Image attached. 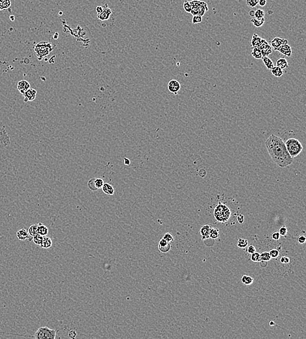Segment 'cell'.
Listing matches in <instances>:
<instances>
[{
  "instance_id": "57",
  "label": "cell",
  "mask_w": 306,
  "mask_h": 339,
  "mask_svg": "<svg viewBox=\"0 0 306 339\" xmlns=\"http://www.w3.org/2000/svg\"><path fill=\"white\" fill-rule=\"evenodd\" d=\"M270 325H275V323H274L273 321H271V322H270Z\"/></svg>"
},
{
  "instance_id": "44",
  "label": "cell",
  "mask_w": 306,
  "mask_h": 339,
  "mask_svg": "<svg viewBox=\"0 0 306 339\" xmlns=\"http://www.w3.org/2000/svg\"><path fill=\"white\" fill-rule=\"evenodd\" d=\"M279 233L280 234V236H285V235H287V227H285V226L281 227L279 230Z\"/></svg>"
},
{
  "instance_id": "55",
  "label": "cell",
  "mask_w": 306,
  "mask_h": 339,
  "mask_svg": "<svg viewBox=\"0 0 306 339\" xmlns=\"http://www.w3.org/2000/svg\"><path fill=\"white\" fill-rule=\"evenodd\" d=\"M255 11H254V10H251V11H250L249 12V16H250V17H254V15H255Z\"/></svg>"
},
{
  "instance_id": "49",
  "label": "cell",
  "mask_w": 306,
  "mask_h": 339,
  "mask_svg": "<svg viewBox=\"0 0 306 339\" xmlns=\"http://www.w3.org/2000/svg\"><path fill=\"white\" fill-rule=\"evenodd\" d=\"M280 234L279 232H274L272 233V235H271V237H272V239L274 240H279V239L280 238Z\"/></svg>"
},
{
  "instance_id": "15",
  "label": "cell",
  "mask_w": 306,
  "mask_h": 339,
  "mask_svg": "<svg viewBox=\"0 0 306 339\" xmlns=\"http://www.w3.org/2000/svg\"><path fill=\"white\" fill-rule=\"evenodd\" d=\"M277 51L279 52L280 54L285 55L287 57H290L292 55V48L288 44L283 45L277 49Z\"/></svg>"
},
{
  "instance_id": "5",
  "label": "cell",
  "mask_w": 306,
  "mask_h": 339,
  "mask_svg": "<svg viewBox=\"0 0 306 339\" xmlns=\"http://www.w3.org/2000/svg\"><path fill=\"white\" fill-rule=\"evenodd\" d=\"M56 337V331L47 327H41L35 332L34 338L37 339H54Z\"/></svg>"
},
{
  "instance_id": "13",
  "label": "cell",
  "mask_w": 306,
  "mask_h": 339,
  "mask_svg": "<svg viewBox=\"0 0 306 339\" xmlns=\"http://www.w3.org/2000/svg\"><path fill=\"white\" fill-rule=\"evenodd\" d=\"M30 88V84L25 80H20L17 84V89L21 94H24L25 92Z\"/></svg>"
},
{
  "instance_id": "22",
  "label": "cell",
  "mask_w": 306,
  "mask_h": 339,
  "mask_svg": "<svg viewBox=\"0 0 306 339\" xmlns=\"http://www.w3.org/2000/svg\"><path fill=\"white\" fill-rule=\"evenodd\" d=\"M208 11V5L206 4L204 1H200V4H199V16H204V14H205V13L206 11Z\"/></svg>"
},
{
  "instance_id": "51",
  "label": "cell",
  "mask_w": 306,
  "mask_h": 339,
  "mask_svg": "<svg viewBox=\"0 0 306 339\" xmlns=\"http://www.w3.org/2000/svg\"><path fill=\"white\" fill-rule=\"evenodd\" d=\"M306 241V238L304 236H299V237L298 238V241L301 243V244H303V243H304Z\"/></svg>"
},
{
  "instance_id": "41",
  "label": "cell",
  "mask_w": 306,
  "mask_h": 339,
  "mask_svg": "<svg viewBox=\"0 0 306 339\" xmlns=\"http://www.w3.org/2000/svg\"><path fill=\"white\" fill-rule=\"evenodd\" d=\"M88 186L89 189L92 191H95V190H97L96 188H95V185H94V178L90 179V180H89L88 183Z\"/></svg>"
},
{
  "instance_id": "40",
  "label": "cell",
  "mask_w": 306,
  "mask_h": 339,
  "mask_svg": "<svg viewBox=\"0 0 306 339\" xmlns=\"http://www.w3.org/2000/svg\"><path fill=\"white\" fill-rule=\"evenodd\" d=\"M163 238L170 243L174 241V237H173L172 234L170 233H166L165 235H164Z\"/></svg>"
},
{
  "instance_id": "3",
  "label": "cell",
  "mask_w": 306,
  "mask_h": 339,
  "mask_svg": "<svg viewBox=\"0 0 306 339\" xmlns=\"http://www.w3.org/2000/svg\"><path fill=\"white\" fill-rule=\"evenodd\" d=\"M214 215L217 221L220 223H226L231 216V211L226 205L219 203L214 209Z\"/></svg>"
},
{
  "instance_id": "39",
  "label": "cell",
  "mask_w": 306,
  "mask_h": 339,
  "mask_svg": "<svg viewBox=\"0 0 306 339\" xmlns=\"http://www.w3.org/2000/svg\"><path fill=\"white\" fill-rule=\"evenodd\" d=\"M11 0H4L1 4V11L4 9H7L11 7Z\"/></svg>"
},
{
  "instance_id": "31",
  "label": "cell",
  "mask_w": 306,
  "mask_h": 339,
  "mask_svg": "<svg viewBox=\"0 0 306 339\" xmlns=\"http://www.w3.org/2000/svg\"><path fill=\"white\" fill-rule=\"evenodd\" d=\"M104 182L103 179L101 178H94V185L96 189H100L103 187Z\"/></svg>"
},
{
  "instance_id": "25",
  "label": "cell",
  "mask_w": 306,
  "mask_h": 339,
  "mask_svg": "<svg viewBox=\"0 0 306 339\" xmlns=\"http://www.w3.org/2000/svg\"><path fill=\"white\" fill-rule=\"evenodd\" d=\"M262 61H263V63L264 64V65L266 66V67L268 69L271 70L274 67V62L270 57H262Z\"/></svg>"
},
{
  "instance_id": "21",
  "label": "cell",
  "mask_w": 306,
  "mask_h": 339,
  "mask_svg": "<svg viewBox=\"0 0 306 339\" xmlns=\"http://www.w3.org/2000/svg\"><path fill=\"white\" fill-rule=\"evenodd\" d=\"M276 66L279 67L281 69H285L289 67V65L288 61L285 58H279L276 61Z\"/></svg>"
},
{
  "instance_id": "30",
  "label": "cell",
  "mask_w": 306,
  "mask_h": 339,
  "mask_svg": "<svg viewBox=\"0 0 306 339\" xmlns=\"http://www.w3.org/2000/svg\"><path fill=\"white\" fill-rule=\"evenodd\" d=\"M254 281V280L251 277L248 275H243L242 277V282L246 285H250Z\"/></svg>"
},
{
  "instance_id": "37",
  "label": "cell",
  "mask_w": 306,
  "mask_h": 339,
  "mask_svg": "<svg viewBox=\"0 0 306 339\" xmlns=\"http://www.w3.org/2000/svg\"><path fill=\"white\" fill-rule=\"evenodd\" d=\"M258 0H246V4L248 7L254 8L258 5Z\"/></svg>"
},
{
  "instance_id": "26",
  "label": "cell",
  "mask_w": 306,
  "mask_h": 339,
  "mask_svg": "<svg viewBox=\"0 0 306 339\" xmlns=\"http://www.w3.org/2000/svg\"><path fill=\"white\" fill-rule=\"evenodd\" d=\"M251 55L253 57L255 58V59H257V60L262 59V57L261 51L258 47H253Z\"/></svg>"
},
{
  "instance_id": "20",
  "label": "cell",
  "mask_w": 306,
  "mask_h": 339,
  "mask_svg": "<svg viewBox=\"0 0 306 339\" xmlns=\"http://www.w3.org/2000/svg\"><path fill=\"white\" fill-rule=\"evenodd\" d=\"M52 245V240L49 237L46 236H43L42 242L41 245V246L43 249H49L50 248Z\"/></svg>"
},
{
  "instance_id": "29",
  "label": "cell",
  "mask_w": 306,
  "mask_h": 339,
  "mask_svg": "<svg viewBox=\"0 0 306 339\" xmlns=\"http://www.w3.org/2000/svg\"><path fill=\"white\" fill-rule=\"evenodd\" d=\"M28 232L30 235L33 237L34 236L37 235V234L38 233V230H37V224H33L31 226L29 229H28Z\"/></svg>"
},
{
  "instance_id": "14",
  "label": "cell",
  "mask_w": 306,
  "mask_h": 339,
  "mask_svg": "<svg viewBox=\"0 0 306 339\" xmlns=\"http://www.w3.org/2000/svg\"><path fill=\"white\" fill-rule=\"evenodd\" d=\"M158 246H159V250L160 251V252H163V253L168 252L170 251V249H171V243L166 241V240H165L163 238H162L159 241Z\"/></svg>"
},
{
  "instance_id": "34",
  "label": "cell",
  "mask_w": 306,
  "mask_h": 339,
  "mask_svg": "<svg viewBox=\"0 0 306 339\" xmlns=\"http://www.w3.org/2000/svg\"><path fill=\"white\" fill-rule=\"evenodd\" d=\"M248 245V240L246 239L240 238L238 239V241L237 246H238L239 248H241V249L245 248Z\"/></svg>"
},
{
  "instance_id": "23",
  "label": "cell",
  "mask_w": 306,
  "mask_h": 339,
  "mask_svg": "<svg viewBox=\"0 0 306 339\" xmlns=\"http://www.w3.org/2000/svg\"><path fill=\"white\" fill-rule=\"evenodd\" d=\"M262 38H261L259 35H258L256 33H254L253 35L252 39H251V47H258L260 43L261 42Z\"/></svg>"
},
{
  "instance_id": "46",
  "label": "cell",
  "mask_w": 306,
  "mask_h": 339,
  "mask_svg": "<svg viewBox=\"0 0 306 339\" xmlns=\"http://www.w3.org/2000/svg\"><path fill=\"white\" fill-rule=\"evenodd\" d=\"M76 331L75 329H71L69 331V337L71 338H75L76 337Z\"/></svg>"
},
{
  "instance_id": "12",
  "label": "cell",
  "mask_w": 306,
  "mask_h": 339,
  "mask_svg": "<svg viewBox=\"0 0 306 339\" xmlns=\"http://www.w3.org/2000/svg\"><path fill=\"white\" fill-rule=\"evenodd\" d=\"M17 236L18 239L21 240V241H24V240L26 239H28L30 241H32L33 239V237L30 235L28 230H26V228H22L20 230H18L17 232Z\"/></svg>"
},
{
  "instance_id": "54",
  "label": "cell",
  "mask_w": 306,
  "mask_h": 339,
  "mask_svg": "<svg viewBox=\"0 0 306 339\" xmlns=\"http://www.w3.org/2000/svg\"><path fill=\"white\" fill-rule=\"evenodd\" d=\"M123 162H124V164H125V165H127V166L129 165V164H130V163H131L130 160H129L128 158H126V157H125V158H124V160H123Z\"/></svg>"
},
{
  "instance_id": "17",
  "label": "cell",
  "mask_w": 306,
  "mask_h": 339,
  "mask_svg": "<svg viewBox=\"0 0 306 339\" xmlns=\"http://www.w3.org/2000/svg\"><path fill=\"white\" fill-rule=\"evenodd\" d=\"M101 189L103 190L104 193L108 195H113L114 194V192H115V190H114L112 185H111L110 184L108 183H104Z\"/></svg>"
},
{
  "instance_id": "24",
  "label": "cell",
  "mask_w": 306,
  "mask_h": 339,
  "mask_svg": "<svg viewBox=\"0 0 306 339\" xmlns=\"http://www.w3.org/2000/svg\"><path fill=\"white\" fill-rule=\"evenodd\" d=\"M271 72L274 76L278 77V78H280V77L282 76L284 73L283 69H281V68L277 66H274L272 69H271Z\"/></svg>"
},
{
  "instance_id": "47",
  "label": "cell",
  "mask_w": 306,
  "mask_h": 339,
  "mask_svg": "<svg viewBox=\"0 0 306 339\" xmlns=\"http://www.w3.org/2000/svg\"><path fill=\"white\" fill-rule=\"evenodd\" d=\"M280 261H281V262L282 263V264H289V263L290 262V258H289V257H287V256H282V257L281 258Z\"/></svg>"
},
{
  "instance_id": "36",
  "label": "cell",
  "mask_w": 306,
  "mask_h": 339,
  "mask_svg": "<svg viewBox=\"0 0 306 339\" xmlns=\"http://www.w3.org/2000/svg\"><path fill=\"white\" fill-rule=\"evenodd\" d=\"M271 258L270 256V253H269V252H262V254H261V261H270Z\"/></svg>"
},
{
  "instance_id": "16",
  "label": "cell",
  "mask_w": 306,
  "mask_h": 339,
  "mask_svg": "<svg viewBox=\"0 0 306 339\" xmlns=\"http://www.w3.org/2000/svg\"><path fill=\"white\" fill-rule=\"evenodd\" d=\"M191 6V13L193 16L194 15H199V7L200 1V0H193V1H189Z\"/></svg>"
},
{
  "instance_id": "56",
  "label": "cell",
  "mask_w": 306,
  "mask_h": 339,
  "mask_svg": "<svg viewBox=\"0 0 306 339\" xmlns=\"http://www.w3.org/2000/svg\"><path fill=\"white\" fill-rule=\"evenodd\" d=\"M4 0H0V11H1V4Z\"/></svg>"
},
{
  "instance_id": "6",
  "label": "cell",
  "mask_w": 306,
  "mask_h": 339,
  "mask_svg": "<svg viewBox=\"0 0 306 339\" xmlns=\"http://www.w3.org/2000/svg\"><path fill=\"white\" fill-rule=\"evenodd\" d=\"M258 48L261 51L262 57H268V55L272 53L274 50L271 45L264 39H262Z\"/></svg>"
},
{
  "instance_id": "50",
  "label": "cell",
  "mask_w": 306,
  "mask_h": 339,
  "mask_svg": "<svg viewBox=\"0 0 306 339\" xmlns=\"http://www.w3.org/2000/svg\"><path fill=\"white\" fill-rule=\"evenodd\" d=\"M237 220L240 224H243V223L244 222V216L242 214H240L237 217Z\"/></svg>"
},
{
  "instance_id": "9",
  "label": "cell",
  "mask_w": 306,
  "mask_h": 339,
  "mask_svg": "<svg viewBox=\"0 0 306 339\" xmlns=\"http://www.w3.org/2000/svg\"><path fill=\"white\" fill-rule=\"evenodd\" d=\"M112 10L108 7L107 4H105L103 7V10L100 14H97V18L100 20L104 21L108 20L110 18L111 14H112Z\"/></svg>"
},
{
  "instance_id": "27",
  "label": "cell",
  "mask_w": 306,
  "mask_h": 339,
  "mask_svg": "<svg viewBox=\"0 0 306 339\" xmlns=\"http://www.w3.org/2000/svg\"><path fill=\"white\" fill-rule=\"evenodd\" d=\"M251 22L253 24V26H255L256 27H261L264 24V22H265V18H261V19H257V18H253L251 20Z\"/></svg>"
},
{
  "instance_id": "52",
  "label": "cell",
  "mask_w": 306,
  "mask_h": 339,
  "mask_svg": "<svg viewBox=\"0 0 306 339\" xmlns=\"http://www.w3.org/2000/svg\"><path fill=\"white\" fill-rule=\"evenodd\" d=\"M266 4H267L266 0H258V5H260L261 7H264V6L266 5Z\"/></svg>"
},
{
  "instance_id": "4",
  "label": "cell",
  "mask_w": 306,
  "mask_h": 339,
  "mask_svg": "<svg viewBox=\"0 0 306 339\" xmlns=\"http://www.w3.org/2000/svg\"><path fill=\"white\" fill-rule=\"evenodd\" d=\"M54 47L51 42L47 41H41L37 45L34 50H35V54L39 60H42L46 55H48L50 52L54 50Z\"/></svg>"
},
{
  "instance_id": "35",
  "label": "cell",
  "mask_w": 306,
  "mask_h": 339,
  "mask_svg": "<svg viewBox=\"0 0 306 339\" xmlns=\"http://www.w3.org/2000/svg\"><path fill=\"white\" fill-rule=\"evenodd\" d=\"M251 261H254V262H259V261H261V254H259L258 252L256 251L253 252L251 256Z\"/></svg>"
},
{
  "instance_id": "1",
  "label": "cell",
  "mask_w": 306,
  "mask_h": 339,
  "mask_svg": "<svg viewBox=\"0 0 306 339\" xmlns=\"http://www.w3.org/2000/svg\"><path fill=\"white\" fill-rule=\"evenodd\" d=\"M265 146L273 162L281 168H285L292 164V158L286 149L285 141L275 134L270 136L265 141Z\"/></svg>"
},
{
  "instance_id": "58",
  "label": "cell",
  "mask_w": 306,
  "mask_h": 339,
  "mask_svg": "<svg viewBox=\"0 0 306 339\" xmlns=\"http://www.w3.org/2000/svg\"><path fill=\"white\" fill-rule=\"evenodd\" d=\"M11 20H12V21H13V20H14V17H13V15H12V16H11Z\"/></svg>"
},
{
  "instance_id": "33",
  "label": "cell",
  "mask_w": 306,
  "mask_h": 339,
  "mask_svg": "<svg viewBox=\"0 0 306 339\" xmlns=\"http://www.w3.org/2000/svg\"><path fill=\"white\" fill-rule=\"evenodd\" d=\"M264 15H265L264 11L261 9H258L255 11V15L253 18H257V19H261V18H264Z\"/></svg>"
},
{
  "instance_id": "42",
  "label": "cell",
  "mask_w": 306,
  "mask_h": 339,
  "mask_svg": "<svg viewBox=\"0 0 306 339\" xmlns=\"http://www.w3.org/2000/svg\"><path fill=\"white\" fill-rule=\"evenodd\" d=\"M184 6V9L185 11L186 12V13H191V6L190 4V2L188 1H185L184 2V4L183 5Z\"/></svg>"
},
{
  "instance_id": "43",
  "label": "cell",
  "mask_w": 306,
  "mask_h": 339,
  "mask_svg": "<svg viewBox=\"0 0 306 339\" xmlns=\"http://www.w3.org/2000/svg\"><path fill=\"white\" fill-rule=\"evenodd\" d=\"M269 253H270V255L271 258H277L279 254V252L277 249H272V250H271L270 252H269Z\"/></svg>"
},
{
  "instance_id": "10",
  "label": "cell",
  "mask_w": 306,
  "mask_h": 339,
  "mask_svg": "<svg viewBox=\"0 0 306 339\" xmlns=\"http://www.w3.org/2000/svg\"><path fill=\"white\" fill-rule=\"evenodd\" d=\"M271 47H272L274 50L277 51V50L281 46L283 45L288 44V41L287 39L283 38H279V37H275L272 41L270 42Z\"/></svg>"
},
{
  "instance_id": "28",
  "label": "cell",
  "mask_w": 306,
  "mask_h": 339,
  "mask_svg": "<svg viewBox=\"0 0 306 339\" xmlns=\"http://www.w3.org/2000/svg\"><path fill=\"white\" fill-rule=\"evenodd\" d=\"M219 229L215 228H210L209 232V238L217 239L219 237Z\"/></svg>"
},
{
  "instance_id": "38",
  "label": "cell",
  "mask_w": 306,
  "mask_h": 339,
  "mask_svg": "<svg viewBox=\"0 0 306 339\" xmlns=\"http://www.w3.org/2000/svg\"><path fill=\"white\" fill-rule=\"evenodd\" d=\"M202 21V17L199 16V15H194L192 19V23L193 24L201 23Z\"/></svg>"
},
{
  "instance_id": "7",
  "label": "cell",
  "mask_w": 306,
  "mask_h": 339,
  "mask_svg": "<svg viewBox=\"0 0 306 339\" xmlns=\"http://www.w3.org/2000/svg\"><path fill=\"white\" fill-rule=\"evenodd\" d=\"M11 144L10 138L4 127H0V146L4 148L8 147Z\"/></svg>"
},
{
  "instance_id": "11",
  "label": "cell",
  "mask_w": 306,
  "mask_h": 339,
  "mask_svg": "<svg viewBox=\"0 0 306 339\" xmlns=\"http://www.w3.org/2000/svg\"><path fill=\"white\" fill-rule=\"evenodd\" d=\"M37 95V91L35 89L30 88L23 94V96L24 97V102L27 103V102L33 101L35 99Z\"/></svg>"
},
{
  "instance_id": "32",
  "label": "cell",
  "mask_w": 306,
  "mask_h": 339,
  "mask_svg": "<svg viewBox=\"0 0 306 339\" xmlns=\"http://www.w3.org/2000/svg\"><path fill=\"white\" fill-rule=\"evenodd\" d=\"M42 239H43V236L41 235H40V234H39V233H37V235L34 236L33 237L32 240L37 245L41 246V243L42 242Z\"/></svg>"
},
{
  "instance_id": "18",
  "label": "cell",
  "mask_w": 306,
  "mask_h": 339,
  "mask_svg": "<svg viewBox=\"0 0 306 339\" xmlns=\"http://www.w3.org/2000/svg\"><path fill=\"white\" fill-rule=\"evenodd\" d=\"M210 227L209 225H204V226H202L201 228H200V235H201V237L203 240L209 238V232H210Z\"/></svg>"
},
{
  "instance_id": "48",
  "label": "cell",
  "mask_w": 306,
  "mask_h": 339,
  "mask_svg": "<svg viewBox=\"0 0 306 339\" xmlns=\"http://www.w3.org/2000/svg\"><path fill=\"white\" fill-rule=\"evenodd\" d=\"M199 175L201 177H204L206 175V171L204 169H200L199 170Z\"/></svg>"
},
{
  "instance_id": "45",
  "label": "cell",
  "mask_w": 306,
  "mask_h": 339,
  "mask_svg": "<svg viewBox=\"0 0 306 339\" xmlns=\"http://www.w3.org/2000/svg\"><path fill=\"white\" fill-rule=\"evenodd\" d=\"M255 251H256V249L254 246L252 245H250L248 246V248H247V252H248V253L251 254L253 253V252H255Z\"/></svg>"
},
{
  "instance_id": "2",
  "label": "cell",
  "mask_w": 306,
  "mask_h": 339,
  "mask_svg": "<svg viewBox=\"0 0 306 339\" xmlns=\"http://www.w3.org/2000/svg\"><path fill=\"white\" fill-rule=\"evenodd\" d=\"M285 145L287 152L292 158H294L299 155L303 150V146L300 141L295 138H290L287 139L285 141Z\"/></svg>"
},
{
  "instance_id": "53",
  "label": "cell",
  "mask_w": 306,
  "mask_h": 339,
  "mask_svg": "<svg viewBox=\"0 0 306 339\" xmlns=\"http://www.w3.org/2000/svg\"><path fill=\"white\" fill-rule=\"evenodd\" d=\"M103 10V7H102L101 5H99L97 6L96 8H95V11H96V13L98 14H100L102 11Z\"/></svg>"
},
{
  "instance_id": "8",
  "label": "cell",
  "mask_w": 306,
  "mask_h": 339,
  "mask_svg": "<svg viewBox=\"0 0 306 339\" xmlns=\"http://www.w3.org/2000/svg\"><path fill=\"white\" fill-rule=\"evenodd\" d=\"M181 89V84L176 80H172L170 81L168 84V89L170 92L174 93V95H177L179 91Z\"/></svg>"
},
{
  "instance_id": "19",
  "label": "cell",
  "mask_w": 306,
  "mask_h": 339,
  "mask_svg": "<svg viewBox=\"0 0 306 339\" xmlns=\"http://www.w3.org/2000/svg\"><path fill=\"white\" fill-rule=\"evenodd\" d=\"M37 230H38V233L42 236L48 235V228L44 224H42L41 223H39L37 224Z\"/></svg>"
}]
</instances>
